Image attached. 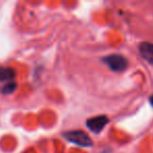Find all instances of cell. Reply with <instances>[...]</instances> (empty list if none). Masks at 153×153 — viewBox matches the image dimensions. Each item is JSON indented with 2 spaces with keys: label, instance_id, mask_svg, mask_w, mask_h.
I'll return each instance as SVG.
<instances>
[{
  "label": "cell",
  "instance_id": "cell-1",
  "mask_svg": "<svg viewBox=\"0 0 153 153\" xmlns=\"http://www.w3.org/2000/svg\"><path fill=\"white\" fill-rule=\"evenodd\" d=\"M64 137L68 142L76 144L81 147H90L92 146V140L86 134L84 131L81 130H72V131H67L64 133Z\"/></svg>",
  "mask_w": 153,
  "mask_h": 153
},
{
  "label": "cell",
  "instance_id": "cell-2",
  "mask_svg": "<svg viewBox=\"0 0 153 153\" xmlns=\"http://www.w3.org/2000/svg\"><path fill=\"white\" fill-rule=\"evenodd\" d=\"M103 62L113 71H123L128 66L127 59L119 53L106 56L103 58Z\"/></svg>",
  "mask_w": 153,
  "mask_h": 153
},
{
  "label": "cell",
  "instance_id": "cell-3",
  "mask_svg": "<svg viewBox=\"0 0 153 153\" xmlns=\"http://www.w3.org/2000/svg\"><path fill=\"white\" fill-rule=\"evenodd\" d=\"M108 122L109 120L106 115H98V117H90L89 120H87L86 126L94 133H100L105 128V126L108 124Z\"/></svg>",
  "mask_w": 153,
  "mask_h": 153
},
{
  "label": "cell",
  "instance_id": "cell-4",
  "mask_svg": "<svg viewBox=\"0 0 153 153\" xmlns=\"http://www.w3.org/2000/svg\"><path fill=\"white\" fill-rule=\"evenodd\" d=\"M140 53L144 60H146L149 64L153 65V43L142 42L138 46Z\"/></svg>",
  "mask_w": 153,
  "mask_h": 153
},
{
  "label": "cell",
  "instance_id": "cell-5",
  "mask_svg": "<svg viewBox=\"0 0 153 153\" xmlns=\"http://www.w3.org/2000/svg\"><path fill=\"white\" fill-rule=\"evenodd\" d=\"M16 76V72L11 67H0V82L11 81Z\"/></svg>",
  "mask_w": 153,
  "mask_h": 153
},
{
  "label": "cell",
  "instance_id": "cell-6",
  "mask_svg": "<svg viewBox=\"0 0 153 153\" xmlns=\"http://www.w3.org/2000/svg\"><path fill=\"white\" fill-rule=\"evenodd\" d=\"M16 87H17V85H16V83H14V82H10V83L5 84L4 86L2 87V94H12V92H14V90L16 89Z\"/></svg>",
  "mask_w": 153,
  "mask_h": 153
},
{
  "label": "cell",
  "instance_id": "cell-7",
  "mask_svg": "<svg viewBox=\"0 0 153 153\" xmlns=\"http://www.w3.org/2000/svg\"><path fill=\"white\" fill-rule=\"evenodd\" d=\"M149 102H150V104H151V106L153 107V94L150 97V99H149Z\"/></svg>",
  "mask_w": 153,
  "mask_h": 153
}]
</instances>
